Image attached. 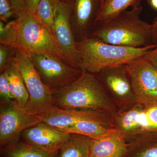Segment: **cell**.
Returning <instances> with one entry per match:
<instances>
[{
    "instance_id": "4dcf8cb0",
    "label": "cell",
    "mask_w": 157,
    "mask_h": 157,
    "mask_svg": "<svg viewBox=\"0 0 157 157\" xmlns=\"http://www.w3.org/2000/svg\"><path fill=\"white\" fill-rule=\"evenodd\" d=\"M152 29L153 41L155 44L157 43V17L154 19L151 24Z\"/></svg>"
},
{
    "instance_id": "2e32d148",
    "label": "cell",
    "mask_w": 157,
    "mask_h": 157,
    "mask_svg": "<svg viewBox=\"0 0 157 157\" xmlns=\"http://www.w3.org/2000/svg\"><path fill=\"white\" fill-rule=\"evenodd\" d=\"M3 71L6 73L8 78L14 101L20 107L25 109L28 103L29 96L14 58L9 62Z\"/></svg>"
},
{
    "instance_id": "d6a6232c",
    "label": "cell",
    "mask_w": 157,
    "mask_h": 157,
    "mask_svg": "<svg viewBox=\"0 0 157 157\" xmlns=\"http://www.w3.org/2000/svg\"><path fill=\"white\" fill-rule=\"evenodd\" d=\"M62 2H64L68 3V4H71L72 0H61Z\"/></svg>"
},
{
    "instance_id": "3957f363",
    "label": "cell",
    "mask_w": 157,
    "mask_h": 157,
    "mask_svg": "<svg viewBox=\"0 0 157 157\" xmlns=\"http://www.w3.org/2000/svg\"><path fill=\"white\" fill-rule=\"evenodd\" d=\"M156 45L133 48L108 44L88 37L76 42L78 69L96 74L106 68L127 65L143 57Z\"/></svg>"
},
{
    "instance_id": "1f68e13d",
    "label": "cell",
    "mask_w": 157,
    "mask_h": 157,
    "mask_svg": "<svg viewBox=\"0 0 157 157\" xmlns=\"http://www.w3.org/2000/svg\"><path fill=\"white\" fill-rule=\"evenodd\" d=\"M147 1L153 9L157 10V0H147Z\"/></svg>"
},
{
    "instance_id": "7c38bea8",
    "label": "cell",
    "mask_w": 157,
    "mask_h": 157,
    "mask_svg": "<svg viewBox=\"0 0 157 157\" xmlns=\"http://www.w3.org/2000/svg\"><path fill=\"white\" fill-rule=\"evenodd\" d=\"M70 22L76 42L88 38L96 25L101 0H72Z\"/></svg>"
},
{
    "instance_id": "9c48e42d",
    "label": "cell",
    "mask_w": 157,
    "mask_h": 157,
    "mask_svg": "<svg viewBox=\"0 0 157 157\" xmlns=\"http://www.w3.org/2000/svg\"><path fill=\"white\" fill-rule=\"evenodd\" d=\"M70 15V4L57 0L54 25L55 38L63 54V61L78 69V53L71 28Z\"/></svg>"
},
{
    "instance_id": "d590c367",
    "label": "cell",
    "mask_w": 157,
    "mask_h": 157,
    "mask_svg": "<svg viewBox=\"0 0 157 157\" xmlns=\"http://www.w3.org/2000/svg\"></svg>"
},
{
    "instance_id": "6da1fadb",
    "label": "cell",
    "mask_w": 157,
    "mask_h": 157,
    "mask_svg": "<svg viewBox=\"0 0 157 157\" xmlns=\"http://www.w3.org/2000/svg\"><path fill=\"white\" fill-rule=\"evenodd\" d=\"M141 5L97 23L89 37L119 46L142 48L155 44L151 24L140 18Z\"/></svg>"
},
{
    "instance_id": "f546056e",
    "label": "cell",
    "mask_w": 157,
    "mask_h": 157,
    "mask_svg": "<svg viewBox=\"0 0 157 157\" xmlns=\"http://www.w3.org/2000/svg\"><path fill=\"white\" fill-rule=\"evenodd\" d=\"M39 1L40 0H25L27 10L36 14Z\"/></svg>"
},
{
    "instance_id": "ffe728a7",
    "label": "cell",
    "mask_w": 157,
    "mask_h": 157,
    "mask_svg": "<svg viewBox=\"0 0 157 157\" xmlns=\"http://www.w3.org/2000/svg\"><path fill=\"white\" fill-rule=\"evenodd\" d=\"M57 152L46 151L22 141L1 150V156L3 157H56Z\"/></svg>"
},
{
    "instance_id": "cb8c5ba5",
    "label": "cell",
    "mask_w": 157,
    "mask_h": 157,
    "mask_svg": "<svg viewBox=\"0 0 157 157\" xmlns=\"http://www.w3.org/2000/svg\"><path fill=\"white\" fill-rule=\"evenodd\" d=\"M144 112L148 125V132H157V102L145 104Z\"/></svg>"
},
{
    "instance_id": "ba28073f",
    "label": "cell",
    "mask_w": 157,
    "mask_h": 157,
    "mask_svg": "<svg viewBox=\"0 0 157 157\" xmlns=\"http://www.w3.org/2000/svg\"><path fill=\"white\" fill-rule=\"evenodd\" d=\"M119 111H124L137 103L126 65L106 68L96 73Z\"/></svg>"
},
{
    "instance_id": "d4e9b609",
    "label": "cell",
    "mask_w": 157,
    "mask_h": 157,
    "mask_svg": "<svg viewBox=\"0 0 157 157\" xmlns=\"http://www.w3.org/2000/svg\"><path fill=\"white\" fill-rule=\"evenodd\" d=\"M17 49L8 45H0V72H2L7 65L14 58Z\"/></svg>"
},
{
    "instance_id": "ac0fdd59",
    "label": "cell",
    "mask_w": 157,
    "mask_h": 157,
    "mask_svg": "<svg viewBox=\"0 0 157 157\" xmlns=\"http://www.w3.org/2000/svg\"><path fill=\"white\" fill-rule=\"evenodd\" d=\"M92 140L86 136L70 134L58 151L56 157H90Z\"/></svg>"
},
{
    "instance_id": "484cf974",
    "label": "cell",
    "mask_w": 157,
    "mask_h": 157,
    "mask_svg": "<svg viewBox=\"0 0 157 157\" xmlns=\"http://www.w3.org/2000/svg\"><path fill=\"white\" fill-rule=\"evenodd\" d=\"M11 100H14V98L6 73L3 71L0 74V102H9Z\"/></svg>"
},
{
    "instance_id": "277c9868",
    "label": "cell",
    "mask_w": 157,
    "mask_h": 157,
    "mask_svg": "<svg viewBox=\"0 0 157 157\" xmlns=\"http://www.w3.org/2000/svg\"><path fill=\"white\" fill-rule=\"evenodd\" d=\"M15 21V48L29 55H52L63 60L53 35L36 14L26 10Z\"/></svg>"
},
{
    "instance_id": "e0dca14e",
    "label": "cell",
    "mask_w": 157,
    "mask_h": 157,
    "mask_svg": "<svg viewBox=\"0 0 157 157\" xmlns=\"http://www.w3.org/2000/svg\"><path fill=\"white\" fill-rule=\"evenodd\" d=\"M124 157H157V132H144L128 142Z\"/></svg>"
},
{
    "instance_id": "83f0119b",
    "label": "cell",
    "mask_w": 157,
    "mask_h": 157,
    "mask_svg": "<svg viewBox=\"0 0 157 157\" xmlns=\"http://www.w3.org/2000/svg\"><path fill=\"white\" fill-rule=\"evenodd\" d=\"M10 1L17 18L22 12L27 10L25 0H10Z\"/></svg>"
},
{
    "instance_id": "e575fe53",
    "label": "cell",
    "mask_w": 157,
    "mask_h": 157,
    "mask_svg": "<svg viewBox=\"0 0 157 157\" xmlns=\"http://www.w3.org/2000/svg\"><path fill=\"white\" fill-rule=\"evenodd\" d=\"M1 157H3L2 156H1Z\"/></svg>"
},
{
    "instance_id": "f1b7e54d",
    "label": "cell",
    "mask_w": 157,
    "mask_h": 157,
    "mask_svg": "<svg viewBox=\"0 0 157 157\" xmlns=\"http://www.w3.org/2000/svg\"><path fill=\"white\" fill-rule=\"evenodd\" d=\"M143 57L157 69V43L155 47L149 51Z\"/></svg>"
},
{
    "instance_id": "8fae6325",
    "label": "cell",
    "mask_w": 157,
    "mask_h": 157,
    "mask_svg": "<svg viewBox=\"0 0 157 157\" xmlns=\"http://www.w3.org/2000/svg\"><path fill=\"white\" fill-rule=\"evenodd\" d=\"M39 116L42 122L59 130L84 121H93L114 127L111 114L92 109H64L53 106Z\"/></svg>"
},
{
    "instance_id": "9a60e30c",
    "label": "cell",
    "mask_w": 157,
    "mask_h": 157,
    "mask_svg": "<svg viewBox=\"0 0 157 157\" xmlns=\"http://www.w3.org/2000/svg\"><path fill=\"white\" fill-rule=\"evenodd\" d=\"M128 147L123 134L114 127L100 138L92 139L90 157H124Z\"/></svg>"
},
{
    "instance_id": "5b68a950",
    "label": "cell",
    "mask_w": 157,
    "mask_h": 157,
    "mask_svg": "<svg viewBox=\"0 0 157 157\" xmlns=\"http://www.w3.org/2000/svg\"><path fill=\"white\" fill-rule=\"evenodd\" d=\"M14 60L29 94L26 110L29 113L40 115L53 106V91L42 82L34 67L30 55L17 49Z\"/></svg>"
},
{
    "instance_id": "836d02e7",
    "label": "cell",
    "mask_w": 157,
    "mask_h": 157,
    "mask_svg": "<svg viewBox=\"0 0 157 157\" xmlns=\"http://www.w3.org/2000/svg\"><path fill=\"white\" fill-rule=\"evenodd\" d=\"M104 0H101V6H102V4H103V2H104Z\"/></svg>"
},
{
    "instance_id": "4fadbf2b",
    "label": "cell",
    "mask_w": 157,
    "mask_h": 157,
    "mask_svg": "<svg viewBox=\"0 0 157 157\" xmlns=\"http://www.w3.org/2000/svg\"><path fill=\"white\" fill-rule=\"evenodd\" d=\"M70 134L41 122L24 130L21 141L46 151L56 152L70 137Z\"/></svg>"
},
{
    "instance_id": "30bf717a",
    "label": "cell",
    "mask_w": 157,
    "mask_h": 157,
    "mask_svg": "<svg viewBox=\"0 0 157 157\" xmlns=\"http://www.w3.org/2000/svg\"><path fill=\"white\" fill-rule=\"evenodd\" d=\"M137 103L157 102V69L144 57L126 65Z\"/></svg>"
},
{
    "instance_id": "7a4b0ae2",
    "label": "cell",
    "mask_w": 157,
    "mask_h": 157,
    "mask_svg": "<svg viewBox=\"0 0 157 157\" xmlns=\"http://www.w3.org/2000/svg\"><path fill=\"white\" fill-rule=\"evenodd\" d=\"M53 106L64 109H92L114 114L119 109L95 73L82 70L72 83L54 91Z\"/></svg>"
},
{
    "instance_id": "52a82bcc",
    "label": "cell",
    "mask_w": 157,
    "mask_h": 157,
    "mask_svg": "<svg viewBox=\"0 0 157 157\" xmlns=\"http://www.w3.org/2000/svg\"><path fill=\"white\" fill-rule=\"evenodd\" d=\"M30 56L43 83L53 91L72 83L81 74V70L69 66L55 56L32 54Z\"/></svg>"
},
{
    "instance_id": "d6986e66",
    "label": "cell",
    "mask_w": 157,
    "mask_h": 157,
    "mask_svg": "<svg viewBox=\"0 0 157 157\" xmlns=\"http://www.w3.org/2000/svg\"><path fill=\"white\" fill-rule=\"evenodd\" d=\"M112 128L97 122L84 121L77 122L66 128L59 130L69 134H78L92 139H97L106 135Z\"/></svg>"
},
{
    "instance_id": "4316f807",
    "label": "cell",
    "mask_w": 157,
    "mask_h": 157,
    "mask_svg": "<svg viewBox=\"0 0 157 157\" xmlns=\"http://www.w3.org/2000/svg\"><path fill=\"white\" fill-rule=\"evenodd\" d=\"M15 16L10 0H0V19L5 23L9 22L11 17Z\"/></svg>"
},
{
    "instance_id": "603a6c76",
    "label": "cell",
    "mask_w": 157,
    "mask_h": 157,
    "mask_svg": "<svg viewBox=\"0 0 157 157\" xmlns=\"http://www.w3.org/2000/svg\"><path fill=\"white\" fill-rule=\"evenodd\" d=\"M16 30L15 20L5 23L0 21V43L15 48Z\"/></svg>"
},
{
    "instance_id": "5bb4252c",
    "label": "cell",
    "mask_w": 157,
    "mask_h": 157,
    "mask_svg": "<svg viewBox=\"0 0 157 157\" xmlns=\"http://www.w3.org/2000/svg\"><path fill=\"white\" fill-rule=\"evenodd\" d=\"M145 104L137 103L124 111H119L111 115L114 127L123 134L127 142H130L137 135L148 132L145 116Z\"/></svg>"
},
{
    "instance_id": "8992f818",
    "label": "cell",
    "mask_w": 157,
    "mask_h": 157,
    "mask_svg": "<svg viewBox=\"0 0 157 157\" xmlns=\"http://www.w3.org/2000/svg\"><path fill=\"white\" fill-rule=\"evenodd\" d=\"M41 122L40 116L29 113L14 100L0 102V150L16 144L24 130Z\"/></svg>"
},
{
    "instance_id": "44dd1931",
    "label": "cell",
    "mask_w": 157,
    "mask_h": 157,
    "mask_svg": "<svg viewBox=\"0 0 157 157\" xmlns=\"http://www.w3.org/2000/svg\"><path fill=\"white\" fill-rule=\"evenodd\" d=\"M143 0H104L98 17L97 23L104 21L115 17L126 11L129 7H135L140 5Z\"/></svg>"
},
{
    "instance_id": "7402d4cb",
    "label": "cell",
    "mask_w": 157,
    "mask_h": 157,
    "mask_svg": "<svg viewBox=\"0 0 157 157\" xmlns=\"http://www.w3.org/2000/svg\"><path fill=\"white\" fill-rule=\"evenodd\" d=\"M56 1L57 0H40L36 12L37 16L50 30L54 38V25Z\"/></svg>"
}]
</instances>
